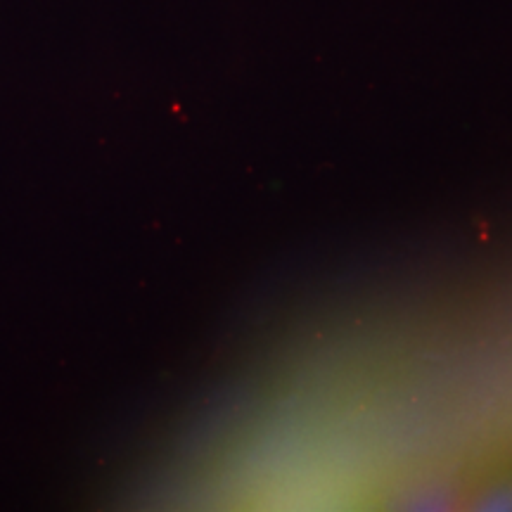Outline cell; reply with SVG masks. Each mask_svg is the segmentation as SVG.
<instances>
[{
    "label": "cell",
    "mask_w": 512,
    "mask_h": 512,
    "mask_svg": "<svg viewBox=\"0 0 512 512\" xmlns=\"http://www.w3.org/2000/svg\"><path fill=\"white\" fill-rule=\"evenodd\" d=\"M477 510H512V484H496L477 498Z\"/></svg>",
    "instance_id": "1"
},
{
    "label": "cell",
    "mask_w": 512,
    "mask_h": 512,
    "mask_svg": "<svg viewBox=\"0 0 512 512\" xmlns=\"http://www.w3.org/2000/svg\"><path fill=\"white\" fill-rule=\"evenodd\" d=\"M448 496L444 489H434V486H425V489L415 491L411 498H406V508H425V510H434V508H446Z\"/></svg>",
    "instance_id": "2"
}]
</instances>
